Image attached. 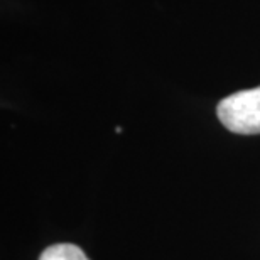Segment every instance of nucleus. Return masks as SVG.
Wrapping results in <instances>:
<instances>
[{"mask_svg": "<svg viewBox=\"0 0 260 260\" xmlns=\"http://www.w3.org/2000/svg\"><path fill=\"white\" fill-rule=\"evenodd\" d=\"M216 113L220 122L233 134H260V86L223 98L218 103Z\"/></svg>", "mask_w": 260, "mask_h": 260, "instance_id": "f257e3e1", "label": "nucleus"}, {"mask_svg": "<svg viewBox=\"0 0 260 260\" xmlns=\"http://www.w3.org/2000/svg\"><path fill=\"white\" fill-rule=\"evenodd\" d=\"M39 260H90L86 253L73 243H56L41 253Z\"/></svg>", "mask_w": 260, "mask_h": 260, "instance_id": "f03ea898", "label": "nucleus"}]
</instances>
